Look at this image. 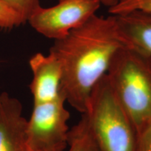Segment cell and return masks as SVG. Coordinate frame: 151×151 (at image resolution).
Listing matches in <instances>:
<instances>
[{
  "instance_id": "obj_1",
  "label": "cell",
  "mask_w": 151,
  "mask_h": 151,
  "mask_svg": "<svg viewBox=\"0 0 151 151\" xmlns=\"http://www.w3.org/2000/svg\"><path fill=\"white\" fill-rule=\"evenodd\" d=\"M129 46L119 30L116 16L94 15L65 37L55 40L50 52L61 64V92L81 114L92 90L106 75L118 50Z\"/></svg>"
},
{
  "instance_id": "obj_2",
  "label": "cell",
  "mask_w": 151,
  "mask_h": 151,
  "mask_svg": "<svg viewBox=\"0 0 151 151\" xmlns=\"http://www.w3.org/2000/svg\"><path fill=\"white\" fill-rule=\"evenodd\" d=\"M106 77L138 133L151 122V56L132 46L122 47Z\"/></svg>"
},
{
  "instance_id": "obj_3",
  "label": "cell",
  "mask_w": 151,
  "mask_h": 151,
  "mask_svg": "<svg viewBox=\"0 0 151 151\" xmlns=\"http://www.w3.org/2000/svg\"><path fill=\"white\" fill-rule=\"evenodd\" d=\"M83 114L99 151L136 150L137 132L113 93L106 75L94 87Z\"/></svg>"
},
{
  "instance_id": "obj_4",
  "label": "cell",
  "mask_w": 151,
  "mask_h": 151,
  "mask_svg": "<svg viewBox=\"0 0 151 151\" xmlns=\"http://www.w3.org/2000/svg\"><path fill=\"white\" fill-rule=\"evenodd\" d=\"M66 102L61 93L53 101L34 104L26 127V139L32 151H66L70 118Z\"/></svg>"
},
{
  "instance_id": "obj_5",
  "label": "cell",
  "mask_w": 151,
  "mask_h": 151,
  "mask_svg": "<svg viewBox=\"0 0 151 151\" xmlns=\"http://www.w3.org/2000/svg\"><path fill=\"white\" fill-rule=\"evenodd\" d=\"M101 4L100 0H59L53 6L39 7L27 22L37 32L57 40L97 14Z\"/></svg>"
},
{
  "instance_id": "obj_6",
  "label": "cell",
  "mask_w": 151,
  "mask_h": 151,
  "mask_svg": "<svg viewBox=\"0 0 151 151\" xmlns=\"http://www.w3.org/2000/svg\"><path fill=\"white\" fill-rule=\"evenodd\" d=\"M29 65L32 72L29 85L34 104L53 101L61 94L62 70L58 58L49 52H38L29 59Z\"/></svg>"
},
{
  "instance_id": "obj_7",
  "label": "cell",
  "mask_w": 151,
  "mask_h": 151,
  "mask_svg": "<svg viewBox=\"0 0 151 151\" xmlns=\"http://www.w3.org/2000/svg\"><path fill=\"white\" fill-rule=\"evenodd\" d=\"M27 122L20 101L6 92L0 94V151H32L26 139Z\"/></svg>"
},
{
  "instance_id": "obj_8",
  "label": "cell",
  "mask_w": 151,
  "mask_h": 151,
  "mask_svg": "<svg viewBox=\"0 0 151 151\" xmlns=\"http://www.w3.org/2000/svg\"><path fill=\"white\" fill-rule=\"evenodd\" d=\"M116 17L127 44L151 56V14L134 11Z\"/></svg>"
},
{
  "instance_id": "obj_9",
  "label": "cell",
  "mask_w": 151,
  "mask_h": 151,
  "mask_svg": "<svg viewBox=\"0 0 151 151\" xmlns=\"http://www.w3.org/2000/svg\"><path fill=\"white\" fill-rule=\"evenodd\" d=\"M68 147L67 151H99L83 113L78 123L69 129Z\"/></svg>"
},
{
  "instance_id": "obj_10",
  "label": "cell",
  "mask_w": 151,
  "mask_h": 151,
  "mask_svg": "<svg viewBox=\"0 0 151 151\" xmlns=\"http://www.w3.org/2000/svg\"><path fill=\"white\" fill-rule=\"evenodd\" d=\"M134 11H141L151 14V0H118L109 12L113 16H120Z\"/></svg>"
},
{
  "instance_id": "obj_11",
  "label": "cell",
  "mask_w": 151,
  "mask_h": 151,
  "mask_svg": "<svg viewBox=\"0 0 151 151\" xmlns=\"http://www.w3.org/2000/svg\"><path fill=\"white\" fill-rule=\"evenodd\" d=\"M9 7L16 12L24 23L27 22L30 16L39 7L40 0H2Z\"/></svg>"
},
{
  "instance_id": "obj_12",
  "label": "cell",
  "mask_w": 151,
  "mask_h": 151,
  "mask_svg": "<svg viewBox=\"0 0 151 151\" xmlns=\"http://www.w3.org/2000/svg\"><path fill=\"white\" fill-rule=\"evenodd\" d=\"M24 24L20 16L2 0H0V28L11 29Z\"/></svg>"
},
{
  "instance_id": "obj_13",
  "label": "cell",
  "mask_w": 151,
  "mask_h": 151,
  "mask_svg": "<svg viewBox=\"0 0 151 151\" xmlns=\"http://www.w3.org/2000/svg\"><path fill=\"white\" fill-rule=\"evenodd\" d=\"M135 151H151V122L137 133Z\"/></svg>"
},
{
  "instance_id": "obj_14",
  "label": "cell",
  "mask_w": 151,
  "mask_h": 151,
  "mask_svg": "<svg viewBox=\"0 0 151 151\" xmlns=\"http://www.w3.org/2000/svg\"><path fill=\"white\" fill-rule=\"evenodd\" d=\"M118 0H100L101 4L105 6H107L108 8L114 6L118 2Z\"/></svg>"
}]
</instances>
